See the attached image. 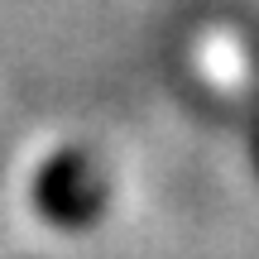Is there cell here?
Instances as JSON below:
<instances>
[{
    "instance_id": "1",
    "label": "cell",
    "mask_w": 259,
    "mask_h": 259,
    "mask_svg": "<svg viewBox=\"0 0 259 259\" xmlns=\"http://www.w3.org/2000/svg\"><path fill=\"white\" fill-rule=\"evenodd\" d=\"M34 206L58 231H87L106 211V183L87 149H58L34 178Z\"/></svg>"
},
{
    "instance_id": "2",
    "label": "cell",
    "mask_w": 259,
    "mask_h": 259,
    "mask_svg": "<svg viewBox=\"0 0 259 259\" xmlns=\"http://www.w3.org/2000/svg\"><path fill=\"white\" fill-rule=\"evenodd\" d=\"M197 72L226 96V101H245L259 82L254 53L235 29H211V34L197 38Z\"/></svg>"
},
{
    "instance_id": "3",
    "label": "cell",
    "mask_w": 259,
    "mask_h": 259,
    "mask_svg": "<svg viewBox=\"0 0 259 259\" xmlns=\"http://www.w3.org/2000/svg\"><path fill=\"white\" fill-rule=\"evenodd\" d=\"M250 139H254L250 154H254V168H259V106H254V130H250Z\"/></svg>"
}]
</instances>
